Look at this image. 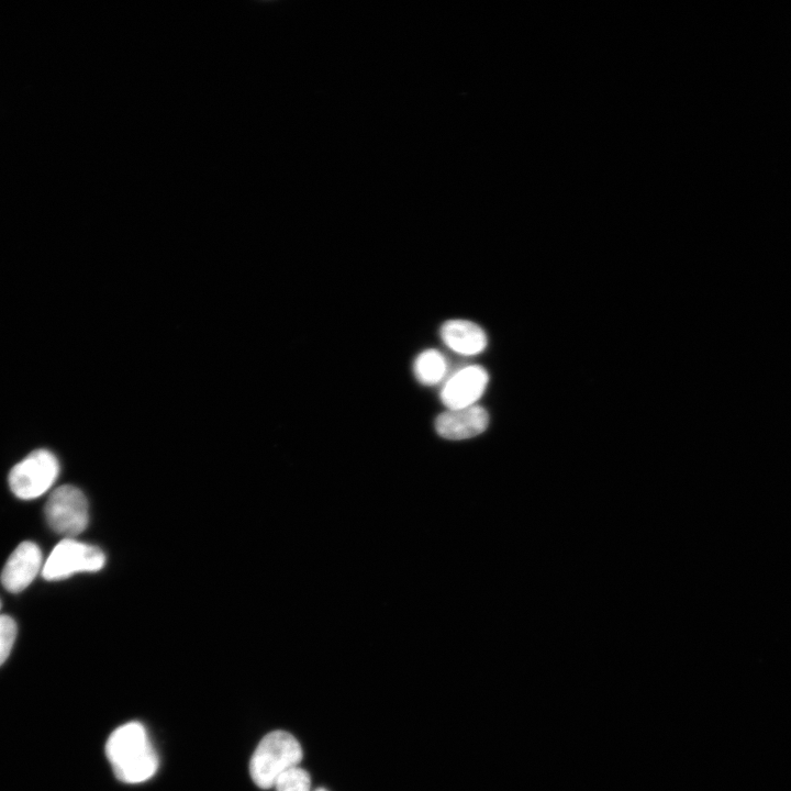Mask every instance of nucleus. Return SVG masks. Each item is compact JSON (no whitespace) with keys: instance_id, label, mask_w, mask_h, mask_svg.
<instances>
[{"instance_id":"f257e3e1","label":"nucleus","mask_w":791,"mask_h":791,"mask_svg":"<svg viewBox=\"0 0 791 791\" xmlns=\"http://www.w3.org/2000/svg\"><path fill=\"white\" fill-rule=\"evenodd\" d=\"M105 754L115 777L126 783L143 782L158 768L157 755L138 722L114 729L105 744Z\"/></svg>"},{"instance_id":"f03ea898","label":"nucleus","mask_w":791,"mask_h":791,"mask_svg":"<svg viewBox=\"0 0 791 791\" xmlns=\"http://www.w3.org/2000/svg\"><path fill=\"white\" fill-rule=\"evenodd\" d=\"M302 759L299 742L288 732L274 731L267 734L255 749L249 773L260 789H269L285 771L297 767Z\"/></svg>"},{"instance_id":"7ed1b4c3","label":"nucleus","mask_w":791,"mask_h":791,"mask_svg":"<svg viewBox=\"0 0 791 791\" xmlns=\"http://www.w3.org/2000/svg\"><path fill=\"white\" fill-rule=\"evenodd\" d=\"M58 472L59 464L55 455L47 449H36L11 469L9 486L18 498L35 499L52 487Z\"/></svg>"},{"instance_id":"20e7f679","label":"nucleus","mask_w":791,"mask_h":791,"mask_svg":"<svg viewBox=\"0 0 791 791\" xmlns=\"http://www.w3.org/2000/svg\"><path fill=\"white\" fill-rule=\"evenodd\" d=\"M44 512L49 527L57 534L75 536L88 525V501L75 486L56 488L49 494Z\"/></svg>"},{"instance_id":"39448f33","label":"nucleus","mask_w":791,"mask_h":791,"mask_svg":"<svg viewBox=\"0 0 791 791\" xmlns=\"http://www.w3.org/2000/svg\"><path fill=\"white\" fill-rule=\"evenodd\" d=\"M104 562L105 557L100 548L65 538L49 554L42 569V576L49 581L64 579L76 572L98 571Z\"/></svg>"},{"instance_id":"423d86ee","label":"nucleus","mask_w":791,"mask_h":791,"mask_svg":"<svg viewBox=\"0 0 791 791\" xmlns=\"http://www.w3.org/2000/svg\"><path fill=\"white\" fill-rule=\"evenodd\" d=\"M489 381L484 368L471 365L455 372L441 391L442 402L448 410L474 405L484 392Z\"/></svg>"},{"instance_id":"0eeeda50","label":"nucleus","mask_w":791,"mask_h":791,"mask_svg":"<svg viewBox=\"0 0 791 791\" xmlns=\"http://www.w3.org/2000/svg\"><path fill=\"white\" fill-rule=\"evenodd\" d=\"M42 566V553L33 542H22L8 558L2 572L1 583L5 590L18 593L35 578Z\"/></svg>"},{"instance_id":"6e6552de","label":"nucleus","mask_w":791,"mask_h":791,"mask_svg":"<svg viewBox=\"0 0 791 791\" xmlns=\"http://www.w3.org/2000/svg\"><path fill=\"white\" fill-rule=\"evenodd\" d=\"M489 414L484 408L474 404L463 409L447 410L435 420L437 434L447 439H467L486 431Z\"/></svg>"},{"instance_id":"1a4fd4ad","label":"nucleus","mask_w":791,"mask_h":791,"mask_svg":"<svg viewBox=\"0 0 791 791\" xmlns=\"http://www.w3.org/2000/svg\"><path fill=\"white\" fill-rule=\"evenodd\" d=\"M441 337L454 352L471 356L479 354L487 346L483 330L467 320H449L442 325Z\"/></svg>"},{"instance_id":"9d476101","label":"nucleus","mask_w":791,"mask_h":791,"mask_svg":"<svg viewBox=\"0 0 791 791\" xmlns=\"http://www.w3.org/2000/svg\"><path fill=\"white\" fill-rule=\"evenodd\" d=\"M413 369L416 379L421 383L433 386L444 378L447 370V363L443 354L438 350L426 349L415 358Z\"/></svg>"},{"instance_id":"9b49d317","label":"nucleus","mask_w":791,"mask_h":791,"mask_svg":"<svg viewBox=\"0 0 791 791\" xmlns=\"http://www.w3.org/2000/svg\"><path fill=\"white\" fill-rule=\"evenodd\" d=\"M309 773L297 767H293L278 777L275 782L276 791H310Z\"/></svg>"},{"instance_id":"f8f14e48","label":"nucleus","mask_w":791,"mask_h":791,"mask_svg":"<svg viewBox=\"0 0 791 791\" xmlns=\"http://www.w3.org/2000/svg\"><path fill=\"white\" fill-rule=\"evenodd\" d=\"M16 637V623L7 614L0 615V666L8 658Z\"/></svg>"},{"instance_id":"ddd939ff","label":"nucleus","mask_w":791,"mask_h":791,"mask_svg":"<svg viewBox=\"0 0 791 791\" xmlns=\"http://www.w3.org/2000/svg\"><path fill=\"white\" fill-rule=\"evenodd\" d=\"M317 791H326L325 789H319Z\"/></svg>"},{"instance_id":"4468645a","label":"nucleus","mask_w":791,"mask_h":791,"mask_svg":"<svg viewBox=\"0 0 791 791\" xmlns=\"http://www.w3.org/2000/svg\"><path fill=\"white\" fill-rule=\"evenodd\" d=\"M0 609H1V601H0Z\"/></svg>"}]
</instances>
